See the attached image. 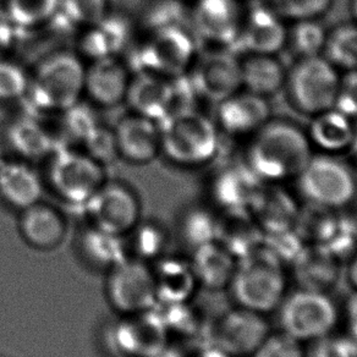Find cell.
<instances>
[{
  "label": "cell",
  "instance_id": "1",
  "mask_svg": "<svg viewBox=\"0 0 357 357\" xmlns=\"http://www.w3.org/2000/svg\"><path fill=\"white\" fill-rule=\"evenodd\" d=\"M313 155L308 136L298 125L269 120L252 135L246 164L263 183L298 178Z\"/></svg>",
  "mask_w": 357,
  "mask_h": 357
},
{
  "label": "cell",
  "instance_id": "2",
  "mask_svg": "<svg viewBox=\"0 0 357 357\" xmlns=\"http://www.w3.org/2000/svg\"><path fill=\"white\" fill-rule=\"evenodd\" d=\"M86 66L79 55L60 50L48 55L30 75L27 98L38 112L63 113L84 93Z\"/></svg>",
  "mask_w": 357,
  "mask_h": 357
},
{
  "label": "cell",
  "instance_id": "3",
  "mask_svg": "<svg viewBox=\"0 0 357 357\" xmlns=\"http://www.w3.org/2000/svg\"><path fill=\"white\" fill-rule=\"evenodd\" d=\"M162 153L178 167L197 168L218 154L220 137L213 120L197 110L173 114L159 123Z\"/></svg>",
  "mask_w": 357,
  "mask_h": 357
},
{
  "label": "cell",
  "instance_id": "4",
  "mask_svg": "<svg viewBox=\"0 0 357 357\" xmlns=\"http://www.w3.org/2000/svg\"><path fill=\"white\" fill-rule=\"evenodd\" d=\"M229 288L238 306L266 316L280 306L287 280L278 258L255 252L238 261Z\"/></svg>",
  "mask_w": 357,
  "mask_h": 357
},
{
  "label": "cell",
  "instance_id": "5",
  "mask_svg": "<svg viewBox=\"0 0 357 357\" xmlns=\"http://www.w3.org/2000/svg\"><path fill=\"white\" fill-rule=\"evenodd\" d=\"M296 178L303 199L319 208L340 212L357 197L356 175L335 154H313Z\"/></svg>",
  "mask_w": 357,
  "mask_h": 357
},
{
  "label": "cell",
  "instance_id": "6",
  "mask_svg": "<svg viewBox=\"0 0 357 357\" xmlns=\"http://www.w3.org/2000/svg\"><path fill=\"white\" fill-rule=\"evenodd\" d=\"M147 32L149 36L132 55L136 73H151L167 79L188 74L197 58L194 32L185 25Z\"/></svg>",
  "mask_w": 357,
  "mask_h": 357
},
{
  "label": "cell",
  "instance_id": "7",
  "mask_svg": "<svg viewBox=\"0 0 357 357\" xmlns=\"http://www.w3.org/2000/svg\"><path fill=\"white\" fill-rule=\"evenodd\" d=\"M48 181L65 204L84 208L107 181L105 165L81 149L71 146L55 149L48 168Z\"/></svg>",
  "mask_w": 357,
  "mask_h": 357
},
{
  "label": "cell",
  "instance_id": "8",
  "mask_svg": "<svg viewBox=\"0 0 357 357\" xmlns=\"http://www.w3.org/2000/svg\"><path fill=\"white\" fill-rule=\"evenodd\" d=\"M278 310L282 332L303 344L332 334L339 322V310L327 291L300 288L285 295Z\"/></svg>",
  "mask_w": 357,
  "mask_h": 357
},
{
  "label": "cell",
  "instance_id": "9",
  "mask_svg": "<svg viewBox=\"0 0 357 357\" xmlns=\"http://www.w3.org/2000/svg\"><path fill=\"white\" fill-rule=\"evenodd\" d=\"M339 82L337 68L321 54L300 58L287 74L285 86L294 108L313 116L334 108Z\"/></svg>",
  "mask_w": 357,
  "mask_h": 357
},
{
  "label": "cell",
  "instance_id": "10",
  "mask_svg": "<svg viewBox=\"0 0 357 357\" xmlns=\"http://www.w3.org/2000/svg\"><path fill=\"white\" fill-rule=\"evenodd\" d=\"M105 294L121 316L149 312L158 303L153 269L139 258H126L108 271Z\"/></svg>",
  "mask_w": 357,
  "mask_h": 357
},
{
  "label": "cell",
  "instance_id": "11",
  "mask_svg": "<svg viewBox=\"0 0 357 357\" xmlns=\"http://www.w3.org/2000/svg\"><path fill=\"white\" fill-rule=\"evenodd\" d=\"M89 224L128 238L141 222V204L130 186L119 181H105L84 207Z\"/></svg>",
  "mask_w": 357,
  "mask_h": 357
},
{
  "label": "cell",
  "instance_id": "12",
  "mask_svg": "<svg viewBox=\"0 0 357 357\" xmlns=\"http://www.w3.org/2000/svg\"><path fill=\"white\" fill-rule=\"evenodd\" d=\"M169 334L157 310L123 316L110 328L112 350L119 357H151L168 344Z\"/></svg>",
  "mask_w": 357,
  "mask_h": 357
},
{
  "label": "cell",
  "instance_id": "13",
  "mask_svg": "<svg viewBox=\"0 0 357 357\" xmlns=\"http://www.w3.org/2000/svg\"><path fill=\"white\" fill-rule=\"evenodd\" d=\"M189 73L199 97L220 103L243 87L240 60L225 50L206 52L197 56Z\"/></svg>",
  "mask_w": 357,
  "mask_h": 357
},
{
  "label": "cell",
  "instance_id": "14",
  "mask_svg": "<svg viewBox=\"0 0 357 357\" xmlns=\"http://www.w3.org/2000/svg\"><path fill=\"white\" fill-rule=\"evenodd\" d=\"M243 17L238 0H197L191 13L195 36L227 48L236 45Z\"/></svg>",
  "mask_w": 357,
  "mask_h": 357
},
{
  "label": "cell",
  "instance_id": "15",
  "mask_svg": "<svg viewBox=\"0 0 357 357\" xmlns=\"http://www.w3.org/2000/svg\"><path fill=\"white\" fill-rule=\"evenodd\" d=\"M269 334L271 328L264 314L236 306L215 324L214 344L231 356H251Z\"/></svg>",
  "mask_w": 357,
  "mask_h": 357
},
{
  "label": "cell",
  "instance_id": "16",
  "mask_svg": "<svg viewBox=\"0 0 357 357\" xmlns=\"http://www.w3.org/2000/svg\"><path fill=\"white\" fill-rule=\"evenodd\" d=\"M288 42L284 19L267 4H257L245 13L236 47L246 54H277Z\"/></svg>",
  "mask_w": 357,
  "mask_h": 357
},
{
  "label": "cell",
  "instance_id": "17",
  "mask_svg": "<svg viewBox=\"0 0 357 357\" xmlns=\"http://www.w3.org/2000/svg\"><path fill=\"white\" fill-rule=\"evenodd\" d=\"M118 155L136 165H146L162 153L159 123L142 115H125L114 130Z\"/></svg>",
  "mask_w": 357,
  "mask_h": 357
},
{
  "label": "cell",
  "instance_id": "18",
  "mask_svg": "<svg viewBox=\"0 0 357 357\" xmlns=\"http://www.w3.org/2000/svg\"><path fill=\"white\" fill-rule=\"evenodd\" d=\"M271 120L267 98L251 92H236L218 103V129L230 136H252Z\"/></svg>",
  "mask_w": 357,
  "mask_h": 357
},
{
  "label": "cell",
  "instance_id": "19",
  "mask_svg": "<svg viewBox=\"0 0 357 357\" xmlns=\"http://www.w3.org/2000/svg\"><path fill=\"white\" fill-rule=\"evenodd\" d=\"M262 180L246 165L224 168L213 178L211 192L217 206L234 215L253 208L262 192Z\"/></svg>",
  "mask_w": 357,
  "mask_h": 357
},
{
  "label": "cell",
  "instance_id": "20",
  "mask_svg": "<svg viewBox=\"0 0 357 357\" xmlns=\"http://www.w3.org/2000/svg\"><path fill=\"white\" fill-rule=\"evenodd\" d=\"M131 75L118 56L93 60L84 75V93L96 105L115 107L125 102Z\"/></svg>",
  "mask_w": 357,
  "mask_h": 357
},
{
  "label": "cell",
  "instance_id": "21",
  "mask_svg": "<svg viewBox=\"0 0 357 357\" xmlns=\"http://www.w3.org/2000/svg\"><path fill=\"white\" fill-rule=\"evenodd\" d=\"M68 229L64 214L43 201L21 211V238L30 248L38 251H53L60 248L66 238Z\"/></svg>",
  "mask_w": 357,
  "mask_h": 357
},
{
  "label": "cell",
  "instance_id": "22",
  "mask_svg": "<svg viewBox=\"0 0 357 357\" xmlns=\"http://www.w3.org/2000/svg\"><path fill=\"white\" fill-rule=\"evenodd\" d=\"M43 183L31 163L9 157L0 158V199L16 211L42 201Z\"/></svg>",
  "mask_w": 357,
  "mask_h": 357
},
{
  "label": "cell",
  "instance_id": "23",
  "mask_svg": "<svg viewBox=\"0 0 357 357\" xmlns=\"http://www.w3.org/2000/svg\"><path fill=\"white\" fill-rule=\"evenodd\" d=\"M131 37L132 26L129 19L109 13L96 25L81 32L79 48L91 61L112 58L128 48Z\"/></svg>",
  "mask_w": 357,
  "mask_h": 357
},
{
  "label": "cell",
  "instance_id": "24",
  "mask_svg": "<svg viewBox=\"0 0 357 357\" xmlns=\"http://www.w3.org/2000/svg\"><path fill=\"white\" fill-rule=\"evenodd\" d=\"M125 102L135 114L160 123L172 112L170 79L151 73H136L130 81Z\"/></svg>",
  "mask_w": 357,
  "mask_h": 357
},
{
  "label": "cell",
  "instance_id": "25",
  "mask_svg": "<svg viewBox=\"0 0 357 357\" xmlns=\"http://www.w3.org/2000/svg\"><path fill=\"white\" fill-rule=\"evenodd\" d=\"M158 303H188L199 288L190 259L167 256L157 259L153 268Z\"/></svg>",
  "mask_w": 357,
  "mask_h": 357
},
{
  "label": "cell",
  "instance_id": "26",
  "mask_svg": "<svg viewBox=\"0 0 357 357\" xmlns=\"http://www.w3.org/2000/svg\"><path fill=\"white\" fill-rule=\"evenodd\" d=\"M4 139L10 157L27 163L47 158L56 149L54 137L33 116L11 120L4 131Z\"/></svg>",
  "mask_w": 357,
  "mask_h": 357
},
{
  "label": "cell",
  "instance_id": "27",
  "mask_svg": "<svg viewBox=\"0 0 357 357\" xmlns=\"http://www.w3.org/2000/svg\"><path fill=\"white\" fill-rule=\"evenodd\" d=\"M199 287L209 290L229 288L238 259L222 241L195 248L190 259Z\"/></svg>",
  "mask_w": 357,
  "mask_h": 357
},
{
  "label": "cell",
  "instance_id": "28",
  "mask_svg": "<svg viewBox=\"0 0 357 357\" xmlns=\"http://www.w3.org/2000/svg\"><path fill=\"white\" fill-rule=\"evenodd\" d=\"M79 251L89 266L107 272L130 257L129 243L125 236L105 231L91 224L81 233Z\"/></svg>",
  "mask_w": 357,
  "mask_h": 357
},
{
  "label": "cell",
  "instance_id": "29",
  "mask_svg": "<svg viewBox=\"0 0 357 357\" xmlns=\"http://www.w3.org/2000/svg\"><path fill=\"white\" fill-rule=\"evenodd\" d=\"M306 134L312 146L322 149L324 153L337 154L350 149L355 126L351 118L335 108H331L313 115Z\"/></svg>",
  "mask_w": 357,
  "mask_h": 357
},
{
  "label": "cell",
  "instance_id": "30",
  "mask_svg": "<svg viewBox=\"0 0 357 357\" xmlns=\"http://www.w3.org/2000/svg\"><path fill=\"white\" fill-rule=\"evenodd\" d=\"M240 66L243 87L248 92L267 98L285 86L287 73L274 55L248 54Z\"/></svg>",
  "mask_w": 357,
  "mask_h": 357
},
{
  "label": "cell",
  "instance_id": "31",
  "mask_svg": "<svg viewBox=\"0 0 357 357\" xmlns=\"http://www.w3.org/2000/svg\"><path fill=\"white\" fill-rule=\"evenodd\" d=\"M108 14V0H59L52 22L65 32H84Z\"/></svg>",
  "mask_w": 357,
  "mask_h": 357
},
{
  "label": "cell",
  "instance_id": "32",
  "mask_svg": "<svg viewBox=\"0 0 357 357\" xmlns=\"http://www.w3.org/2000/svg\"><path fill=\"white\" fill-rule=\"evenodd\" d=\"M59 0H4L3 17L17 30H32L52 22Z\"/></svg>",
  "mask_w": 357,
  "mask_h": 357
},
{
  "label": "cell",
  "instance_id": "33",
  "mask_svg": "<svg viewBox=\"0 0 357 357\" xmlns=\"http://www.w3.org/2000/svg\"><path fill=\"white\" fill-rule=\"evenodd\" d=\"M298 275L301 278V288L327 291L337 277V258L323 248L298 255ZM334 285V284H333Z\"/></svg>",
  "mask_w": 357,
  "mask_h": 357
},
{
  "label": "cell",
  "instance_id": "34",
  "mask_svg": "<svg viewBox=\"0 0 357 357\" xmlns=\"http://www.w3.org/2000/svg\"><path fill=\"white\" fill-rule=\"evenodd\" d=\"M222 223L209 209L195 207L181 220V235L190 248H197L222 238Z\"/></svg>",
  "mask_w": 357,
  "mask_h": 357
},
{
  "label": "cell",
  "instance_id": "35",
  "mask_svg": "<svg viewBox=\"0 0 357 357\" xmlns=\"http://www.w3.org/2000/svg\"><path fill=\"white\" fill-rule=\"evenodd\" d=\"M324 53L337 69H357V24H344L328 32Z\"/></svg>",
  "mask_w": 357,
  "mask_h": 357
},
{
  "label": "cell",
  "instance_id": "36",
  "mask_svg": "<svg viewBox=\"0 0 357 357\" xmlns=\"http://www.w3.org/2000/svg\"><path fill=\"white\" fill-rule=\"evenodd\" d=\"M129 236H131L129 248L134 251L135 258L149 262L163 257L168 245V234L159 224L139 222Z\"/></svg>",
  "mask_w": 357,
  "mask_h": 357
},
{
  "label": "cell",
  "instance_id": "37",
  "mask_svg": "<svg viewBox=\"0 0 357 357\" xmlns=\"http://www.w3.org/2000/svg\"><path fill=\"white\" fill-rule=\"evenodd\" d=\"M328 32L318 19L295 21L288 31V42L300 58L321 55L324 52Z\"/></svg>",
  "mask_w": 357,
  "mask_h": 357
},
{
  "label": "cell",
  "instance_id": "38",
  "mask_svg": "<svg viewBox=\"0 0 357 357\" xmlns=\"http://www.w3.org/2000/svg\"><path fill=\"white\" fill-rule=\"evenodd\" d=\"M63 115V134L65 137L76 144H84L89 135L92 134L100 123L95 112L82 105L81 102L61 113Z\"/></svg>",
  "mask_w": 357,
  "mask_h": 357
},
{
  "label": "cell",
  "instance_id": "39",
  "mask_svg": "<svg viewBox=\"0 0 357 357\" xmlns=\"http://www.w3.org/2000/svg\"><path fill=\"white\" fill-rule=\"evenodd\" d=\"M30 75L15 61L0 59V103H11L27 96Z\"/></svg>",
  "mask_w": 357,
  "mask_h": 357
},
{
  "label": "cell",
  "instance_id": "40",
  "mask_svg": "<svg viewBox=\"0 0 357 357\" xmlns=\"http://www.w3.org/2000/svg\"><path fill=\"white\" fill-rule=\"evenodd\" d=\"M333 0H264L284 20L319 19L332 6Z\"/></svg>",
  "mask_w": 357,
  "mask_h": 357
},
{
  "label": "cell",
  "instance_id": "41",
  "mask_svg": "<svg viewBox=\"0 0 357 357\" xmlns=\"http://www.w3.org/2000/svg\"><path fill=\"white\" fill-rule=\"evenodd\" d=\"M147 31L158 30L169 26L185 25V11L178 0H157L146 14Z\"/></svg>",
  "mask_w": 357,
  "mask_h": 357
},
{
  "label": "cell",
  "instance_id": "42",
  "mask_svg": "<svg viewBox=\"0 0 357 357\" xmlns=\"http://www.w3.org/2000/svg\"><path fill=\"white\" fill-rule=\"evenodd\" d=\"M250 357H306L303 342L284 332L271 333Z\"/></svg>",
  "mask_w": 357,
  "mask_h": 357
},
{
  "label": "cell",
  "instance_id": "43",
  "mask_svg": "<svg viewBox=\"0 0 357 357\" xmlns=\"http://www.w3.org/2000/svg\"><path fill=\"white\" fill-rule=\"evenodd\" d=\"M81 149L105 165L119 157L113 130L107 129L102 124L89 135Z\"/></svg>",
  "mask_w": 357,
  "mask_h": 357
},
{
  "label": "cell",
  "instance_id": "44",
  "mask_svg": "<svg viewBox=\"0 0 357 357\" xmlns=\"http://www.w3.org/2000/svg\"><path fill=\"white\" fill-rule=\"evenodd\" d=\"M334 108L351 119L357 118V69L347 70L340 76Z\"/></svg>",
  "mask_w": 357,
  "mask_h": 357
},
{
  "label": "cell",
  "instance_id": "45",
  "mask_svg": "<svg viewBox=\"0 0 357 357\" xmlns=\"http://www.w3.org/2000/svg\"><path fill=\"white\" fill-rule=\"evenodd\" d=\"M311 357H355L349 337L328 334L313 342Z\"/></svg>",
  "mask_w": 357,
  "mask_h": 357
},
{
  "label": "cell",
  "instance_id": "46",
  "mask_svg": "<svg viewBox=\"0 0 357 357\" xmlns=\"http://www.w3.org/2000/svg\"><path fill=\"white\" fill-rule=\"evenodd\" d=\"M17 31L15 26L11 25L3 16L0 17V59L9 58V54L15 48Z\"/></svg>",
  "mask_w": 357,
  "mask_h": 357
},
{
  "label": "cell",
  "instance_id": "47",
  "mask_svg": "<svg viewBox=\"0 0 357 357\" xmlns=\"http://www.w3.org/2000/svg\"><path fill=\"white\" fill-rule=\"evenodd\" d=\"M345 318L349 326V333L357 334V290H354L345 303Z\"/></svg>",
  "mask_w": 357,
  "mask_h": 357
},
{
  "label": "cell",
  "instance_id": "48",
  "mask_svg": "<svg viewBox=\"0 0 357 357\" xmlns=\"http://www.w3.org/2000/svg\"><path fill=\"white\" fill-rule=\"evenodd\" d=\"M192 357H234L223 350L222 347H218L217 344L211 342L204 347H201L199 351H196Z\"/></svg>",
  "mask_w": 357,
  "mask_h": 357
},
{
  "label": "cell",
  "instance_id": "49",
  "mask_svg": "<svg viewBox=\"0 0 357 357\" xmlns=\"http://www.w3.org/2000/svg\"><path fill=\"white\" fill-rule=\"evenodd\" d=\"M347 280L354 290H357V251L350 258V264L347 268Z\"/></svg>",
  "mask_w": 357,
  "mask_h": 357
},
{
  "label": "cell",
  "instance_id": "50",
  "mask_svg": "<svg viewBox=\"0 0 357 357\" xmlns=\"http://www.w3.org/2000/svg\"><path fill=\"white\" fill-rule=\"evenodd\" d=\"M151 357H186L184 352L181 351L178 347H173L170 344H167L165 347H162L159 351L155 352Z\"/></svg>",
  "mask_w": 357,
  "mask_h": 357
},
{
  "label": "cell",
  "instance_id": "51",
  "mask_svg": "<svg viewBox=\"0 0 357 357\" xmlns=\"http://www.w3.org/2000/svg\"><path fill=\"white\" fill-rule=\"evenodd\" d=\"M347 337H349L350 342H351L352 350H354L355 357H357V334H355V333H349Z\"/></svg>",
  "mask_w": 357,
  "mask_h": 357
},
{
  "label": "cell",
  "instance_id": "52",
  "mask_svg": "<svg viewBox=\"0 0 357 357\" xmlns=\"http://www.w3.org/2000/svg\"><path fill=\"white\" fill-rule=\"evenodd\" d=\"M350 149H351L352 153H354V155L357 158V129H355V134H354V139H352Z\"/></svg>",
  "mask_w": 357,
  "mask_h": 357
},
{
  "label": "cell",
  "instance_id": "53",
  "mask_svg": "<svg viewBox=\"0 0 357 357\" xmlns=\"http://www.w3.org/2000/svg\"><path fill=\"white\" fill-rule=\"evenodd\" d=\"M351 13L355 19V24H357V0H351Z\"/></svg>",
  "mask_w": 357,
  "mask_h": 357
}]
</instances>
